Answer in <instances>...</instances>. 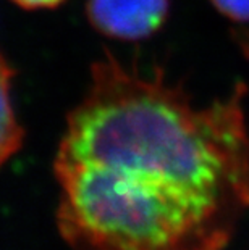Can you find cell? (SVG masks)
<instances>
[{"label": "cell", "instance_id": "cell-1", "mask_svg": "<svg viewBox=\"0 0 249 250\" xmlns=\"http://www.w3.org/2000/svg\"><path fill=\"white\" fill-rule=\"evenodd\" d=\"M246 87L194 107L162 71L105 54L54 162L70 250H226L249 210Z\"/></svg>", "mask_w": 249, "mask_h": 250}, {"label": "cell", "instance_id": "cell-2", "mask_svg": "<svg viewBox=\"0 0 249 250\" xmlns=\"http://www.w3.org/2000/svg\"><path fill=\"white\" fill-rule=\"evenodd\" d=\"M170 0H86V18L102 36L141 41L162 28Z\"/></svg>", "mask_w": 249, "mask_h": 250}, {"label": "cell", "instance_id": "cell-3", "mask_svg": "<svg viewBox=\"0 0 249 250\" xmlns=\"http://www.w3.org/2000/svg\"><path fill=\"white\" fill-rule=\"evenodd\" d=\"M13 78L15 70L0 54V168L20 150L24 141V129L12 100Z\"/></svg>", "mask_w": 249, "mask_h": 250}, {"label": "cell", "instance_id": "cell-4", "mask_svg": "<svg viewBox=\"0 0 249 250\" xmlns=\"http://www.w3.org/2000/svg\"><path fill=\"white\" fill-rule=\"evenodd\" d=\"M215 10L233 21H249V0H209Z\"/></svg>", "mask_w": 249, "mask_h": 250}, {"label": "cell", "instance_id": "cell-5", "mask_svg": "<svg viewBox=\"0 0 249 250\" xmlns=\"http://www.w3.org/2000/svg\"><path fill=\"white\" fill-rule=\"evenodd\" d=\"M12 2L24 10H49L60 7L65 0H12Z\"/></svg>", "mask_w": 249, "mask_h": 250}]
</instances>
